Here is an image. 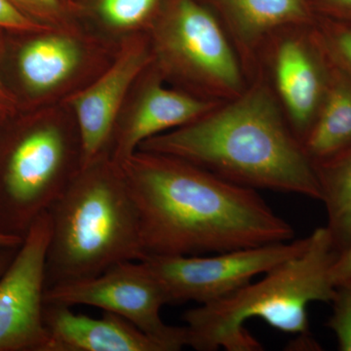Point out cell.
Listing matches in <instances>:
<instances>
[{"label":"cell","instance_id":"15","mask_svg":"<svg viewBox=\"0 0 351 351\" xmlns=\"http://www.w3.org/2000/svg\"><path fill=\"white\" fill-rule=\"evenodd\" d=\"M302 145L314 165L351 147V78L332 61L326 93Z\"/></svg>","mask_w":351,"mask_h":351},{"label":"cell","instance_id":"5","mask_svg":"<svg viewBox=\"0 0 351 351\" xmlns=\"http://www.w3.org/2000/svg\"><path fill=\"white\" fill-rule=\"evenodd\" d=\"M82 167V151H73L66 134L51 124L0 147V232L24 239Z\"/></svg>","mask_w":351,"mask_h":351},{"label":"cell","instance_id":"11","mask_svg":"<svg viewBox=\"0 0 351 351\" xmlns=\"http://www.w3.org/2000/svg\"><path fill=\"white\" fill-rule=\"evenodd\" d=\"M232 39L248 76L257 73L263 46L276 32L311 25L316 14L309 0H202Z\"/></svg>","mask_w":351,"mask_h":351},{"label":"cell","instance_id":"21","mask_svg":"<svg viewBox=\"0 0 351 351\" xmlns=\"http://www.w3.org/2000/svg\"><path fill=\"white\" fill-rule=\"evenodd\" d=\"M0 27L21 32L46 29L43 25L18 8L11 0H0Z\"/></svg>","mask_w":351,"mask_h":351},{"label":"cell","instance_id":"9","mask_svg":"<svg viewBox=\"0 0 351 351\" xmlns=\"http://www.w3.org/2000/svg\"><path fill=\"white\" fill-rule=\"evenodd\" d=\"M313 24L286 27L274 34L263 46L256 73L269 83L302 144L319 110L331 71Z\"/></svg>","mask_w":351,"mask_h":351},{"label":"cell","instance_id":"23","mask_svg":"<svg viewBox=\"0 0 351 351\" xmlns=\"http://www.w3.org/2000/svg\"><path fill=\"white\" fill-rule=\"evenodd\" d=\"M332 285L339 286L351 281V242L346 249L339 252L331 267Z\"/></svg>","mask_w":351,"mask_h":351},{"label":"cell","instance_id":"13","mask_svg":"<svg viewBox=\"0 0 351 351\" xmlns=\"http://www.w3.org/2000/svg\"><path fill=\"white\" fill-rule=\"evenodd\" d=\"M47 351H164L162 346L117 314L100 318L75 313L71 306L45 304Z\"/></svg>","mask_w":351,"mask_h":351},{"label":"cell","instance_id":"12","mask_svg":"<svg viewBox=\"0 0 351 351\" xmlns=\"http://www.w3.org/2000/svg\"><path fill=\"white\" fill-rule=\"evenodd\" d=\"M152 61L144 46H135L123 53L98 82L75 97L73 106L82 142V167L106 157L127 90Z\"/></svg>","mask_w":351,"mask_h":351},{"label":"cell","instance_id":"8","mask_svg":"<svg viewBox=\"0 0 351 351\" xmlns=\"http://www.w3.org/2000/svg\"><path fill=\"white\" fill-rule=\"evenodd\" d=\"M308 237L208 255L143 258L162 286L168 304H208L225 299L301 253Z\"/></svg>","mask_w":351,"mask_h":351},{"label":"cell","instance_id":"26","mask_svg":"<svg viewBox=\"0 0 351 351\" xmlns=\"http://www.w3.org/2000/svg\"><path fill=\"white\" fill-rule=\"evenodd\" d=\"M24 239L13 237V235L4 234L0 232V248H12L19 247Z\"/></svg>","mask_w":351,"mask_h":351},{"label":"cell","instance_id":"10","mask_svg":"<svg viewBox=\"0 0 351 351\" xmlns=\"http://www.w3.org/2000/svg\"><path fill=\"white\" fill-rule=\"evenodd\" d=\"M50 233L46 212L32 223L0 276V351H47L44 295Z\"/></svg>","mask_w":351,"mask_h":351},{"label":"cell","instance_id":"3","mask_svg":"<svg viewBox=\"0 0 351 351\" xmlns=\"http://www.w3.org/2000/svg\"><path fill=\"white\" fill-rule=\"evenodd\" d=\"M337 255L326 226L316 228L301 253L263 274L257 282L186 311L182 319L186 346L198 351L262 350L245 328L247 321L260 318L278 331L299 336L302 348H314L307 308L311 302L334 300L331 267Z\"/></svg>","mask_w":351,"mask_h":351},{"label":"cell","instance_id":"2","mask_svg":"<svg viewBox=\"0 0 351 351\" xmlns=\"http://www.w3.org/2000/svg\"><path fill=\"white\" fill-rule=\"evenodd\" d=\"M138 149L189 161L245 188L321 199L315 166L261 73L239 96Z\"/></svg>","mask_w":351,"mask_h":351},{"label":"cell","instance_id":"16","mask_svg":"<svg viewBox=\"0 0 351 351\" xmlns=\"http://www.w3.org/2000/svg\"><path fill=\"white\" fill-rule=\"evenodd\" d=\"M80 59L77 46L69 39L58 36L36 39L21 52V75L32 91H48L73 73Z\"/></svg>","mask_w":351,"mask_h":351},{"label":"cell","instance_id":"17","mask_svg":"<svg viewBox=\"0 0 351 351\" xmlns=\"http://www.w3.org/2000/svg\"><path fill=\"white\" fill-rule=\"evenodd\" d=\"M314 166L326 208V228L339 254L351 242V147Z\"/></svg>","mask_w":351,"mask_h":351},{"label":"cell","instance_id":"4","mask_svg":"<svg viewBox=\"0 0 351 351\" xmlns=\"http://www.w3.org/2000/svg\"><path fill=\"white\" fill-rule=\"evenodd\" d=\"M48 213L46 288L145 258L137 208L112 159L82 167Z\"/></svg>","mask_w":351,"mask_h":351},{"label":"cell","instance_id":"6","mask_svg":"<svg viewBox=\"0 0 351 351\" xmlns=\"http://www.w3.org/2000/svg\"><path fill=\"white\" fill-rule=\"evenodd\" d=\"M156 46L165 69L200 98L232 100L250 82L232 39L202 0H173L159 23Z\"/></svg>","mask_w":351,"mask_h":351},{"label":"cell","instance_id":"18","mask_svg":"<svg viewBox=\"0 0 351 351\" xmlns=\"http://www.w3.org/2000/svg\"><path fill=\"white\" fill-rule=\"evenodd\" d=\"M313 25L332 63L351 78V23L316 15Z\"/></svg>","mask_w":351,"mask_h":351},{"label":"cell","instance_id":"22","mask_svg":"<svg viewBox=\"0 0 351 351\" xmlns=\"http://www.w3.org/2000/svg\"><path fill=\"white\" fill-rule=\"evenodd\" d=\"M309 2L317 16L351 23V0H309Z\"/></svg>","mask_w":351,"mask_h":351},{"label":"cell","instance_id":"19","mask_svg":"<svg viewBox=\"0 0 351 351\" xmlns=\"http://www.w3.org/2000/svg\"><path fill=\"white\" fill-rule=\"evenodd\" d=\"M159 0H103V17L115 27H126L140 24L154 10Z\"/></svg>","mask_w":351,"mask_h":351},{"label":"cell","instance_id":"25","mask_svg":"<svg viewBox=\"0 0 351 351\" xmlns=\"http://www.w3.org/2000/svg\"><path fill=\"white\" fill-rule=\"evenodd\" d=\"M20 247V246H19ZM19 247L12 248H0V276L3 274L7 267H9Z\"/></svg>","mask_w":351,"mask_h":351},{"label":"cell","instance_id":"7","mask_svg":"<svg viewBox=\"0 0 351 351\" xmlns=\"http://www.w3.org/2000/svg\"><path fill=\"white\" fill-rule=\"evenodd\" d=\"M45 304L90 306L124 318L162 346L181 350L186 328L170 326L161 318L168 304L162 286L144 261L114 265L99 276L46 288Z\"/></svg>","mask_w":351,"mask_h":351},{"label":"cell","instance_id":"1","mask_svg":"<svg viewBox=\"0 0 351 351\" xmlns=\"http://www.w3.org/2000/svg\"><path fill=\"white\" fill-rule=\"evenodd\" d=\"M119 166L137 208L145 258L207 255L294 239V228L258 191L195 164L138 149Z\"/></svg>","mask_w":351,"mask_h":351},{"label":"cell","instance_id":"14","mask_svg":"<svg viewBox=\"0 0 351 351\" xmlns=\"http://www.w3.org/2000/svg\"><path fill=\"white\" fill-rule=\"evenodd\" d=\"M219 103L189 92L167 89L160 82L152 83L143 94L125 128L120 132L112 160L119 165L145 141L195 121Z\"/></svg>","mask_w":351,"mask_h":351},{"label":"cell","instance_id":"24","mask_svg":"<svg viewBox=\"0 0 351 351\" xmlns=\"http://www.w3.org/2000/svg\"><path fill=\"white\" fill-rule=\"evenodd\" d=\"M18 8L29 16L46 17L59 10L58 0H11Z\"/></svg>","mask_w":351,"mask_h":351},{"label":"cell","instance_id":"27","mask_svg":"<svg viewBox=\"0 0 351 351\" xmlns=\"http://www.w3.org/2000/svg\"><path fill=\"white\" fill-rule=\"evenodd\" d=\"M6 100L5 94L2 91L1 86H0V106L3 105L4 101Z\"/></svg>","mask_w":351,"mask_h":351},{"label":"cell","instance_id":"20","mask_svg":"<svg viewBox=\"0 0 351 351\" xmlns=\"http://www.w3.org/2000/svg\"><path fill=\"white\" fill-rule=\"evenodd\" d=\"M332 304L328 327L336 336L339 350L351 351V281L336 289Z\"/></svg>","mask_w":351,"mask_h":351}]
</instances>
